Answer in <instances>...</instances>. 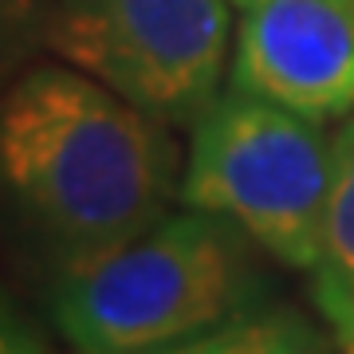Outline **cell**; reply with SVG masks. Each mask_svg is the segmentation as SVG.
I'll return each mask as SVG.
<instances>
[{
  "label": "cell",
  "mask_w": 354,
  "mask_h": 354,
  "mask_svg": "<svg viewBox=\"0 0 354 354\" xmlns=\"http://www.w3.org/2000/svg\"><path fill=\"white\" fill-rule=\"evenodd\" d=\"M51 51L169 127H197L232 48L228 0H55Z\"/></svg>",
  "instance_id": "4"
},
{
  "label": "cell",
  "mask_w": 354,
  "mask_h": 354,
  "mask_svg": "<svg viewBox=\"0 0 354 354\" xmlns=\"http://www.w3.org/2000/svg\"><path fill=\"white\" fill-rule=\"evenodd\" d=\"M232 87L315 122L354 114V0H256L241 8Z\"/></svg>",
  "instance_id": "5"
},
{
  "label": "cell",
  "mask_w": 354,
  "mask_h": 354,
  "mask_svg": "<svg viewBox=\"0 0 354 354\" xmlns=\"http://www.w3.org/2000/svg\"><path fill=\"white\" fill-rule=\"evenodd\" d=\"M0 165L64 260L158 225L185 174L169 122L71 64H39L12 83L0 114Z\"/></svg>",
  "instance_id": "1"
},
{
  "label": "cell",
  "mask_w": 354,
  "mask_h": 354,
  "mask_svg": "<svg viewBox=\"0 0 354 354\" xmlns=\"http://www.w3.org/2000/svg\"><path fill=\"white\" fill-rule=\"evenodd\" d=\"M330 330H335L339 351L342 354H354V319H346V323H339V327H330Z\"/></svg>",
  "instance_id": "8"
},
{
  "label": "cell",
  "mask_w": 354,
  "mask_h": 354,
  "mask_svg": "<svg viewBox=\"0 0 354 354\" xmlns=\"http://www.w3.org/2000/svg\"><path fill=\"white\" fill-rule=\"evenodd\" d=\"M232 228L185 209L122 244L64 260L51 283L59 335L79 354H153L241 315L252 291Z\"/></svg>",
  "instance_id": "2"
},
{
  "label": "cell",
  "mask_w": 354,
  "mask_h": 354,
  "mask_svg": "<svg viewBox=\"0 0 354 354\" xmlns=\"http://www.w3.org/2000/svg\"><path fill=\"white\" fill-rule=\"evenodd\" d=\"M232 8H248V4H256V0H228Z\"/></svg>",
  "instance_id": "9"
},
{
  "label": "cell",
  "mask_w": 354,
  "mask_h": 354,
  "mask_svg": "<svg viewBox=\"0 0 354 354\" xmlns=\"http://www.w3.org/2000/svg\"><path fill=\"white\" fill-rule=\"evenodd\" d=\"M315 299L330 327L354 319V114L335 130L327 216H323V260L315 268Z\"/></svg>",
  "instance_id": "6"
},
{
  "label": "cell",
  "mask_w": 354,
  "mask_h": 354,
  "mask_svg": "<svg viewBox=\"0 0 354 354\" xmlns=\"http://www.w3.org/2000/svg\"><path fill=\"white\" fill-rule=\"evenodd\" d=\"M153 354H327V335L299 311H241L185 342Z\"/></svg>",
  "instance_id": "7"
},
{
  "label": "cell",
  "mask_w": 354,
  "mask_h": 354,
  "mask_svg": "<svg viewBox=\"0 0 354 354\" xmlns=\"http://www.w3.org/2000/svg\"><path fill=\"white\" fill-rule=\"evenodd\" d=\"M330 169L335 134L323 122L232 87L193 127L177 201L236 225L279 264L315 272Z\"/></svg>",
  "instance_id": "3"
}]
</instances>
